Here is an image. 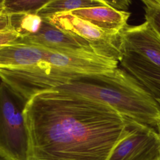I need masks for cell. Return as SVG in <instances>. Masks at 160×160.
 <instances>
[{
    "label": "cell",
    "mask_w": 160,
    "mask_h": 160,
    "mask_svg": "<svg viewBox=\"0 0 160 160\" xmlns=\"http://www.w3.org/2000/svg\"><path fill=\"white\" fill-rule=\"evenodd\" d=\"M28 160H108L130 119L112 107L56 90L27 103Z\"/></svg>",
    "instance_id": "obj_1"
},
{
    "label": "cell",
    "mask_w": 160,
    "mask_h": 160,
    "mask_svg": "<svg viewBox=\"0 0 160 160\" xmlns=\"http://www.w3.org/2000/svg\"><path fill=\"white\" fill-rule=\"evenodd\" d=\"M20 35L12 28H9L0 31V47L16 42L20 39Z\"/></svg>",
    "instance_id": "obj_17"
},
{
    "label": "cell",
    "mask_w": 160,
    "mask_h": 160,
    "mask_svg": "<svg viewBox=\"0 0 160 160\" xmlns=\"http://www.w3.org/2000/svg\"><path fill=\"white\" fill-rule=\"evenodd\" d=\"M16 42L53 51L78 49L93 51L86 41L58 28L44 18L41 28L36 33L20 38Z\"/></svg>",
    "instance_id": "obj_9"
},
{
    "label": "cell",
    "mask_w": 160,
    "mask_h": 160,
    "mask_svg": "<svg viewBox=\"0 0 160 160\" xmlns=\"http://www.w3.org/2000/svg\"><path fill=\"white\" fill-rule=\"evenodd\" d=\"M46 18L58 28L86 41L96 53L118 62L121 59L124 51L121 32L106 31L71 12L58 13Z\"/></svg>",
    "instance_id": "obj_5"
},
{
    "label": "cell",
    "mask_w": 160,
    "mask_h": 160,
    "mask_svg": "<svg viewBox=\"0 0 160 160\" xmlns=\"http://www.w3.org/2000/svg\"><path fill=\"white\" fill-rule=\"evenodd\" d=\"M11 28L10 15L0 12V31Z\"/></svg>",
    "instance_id": "obj_19"
},
{
    "label": "cell",
    "mask_w": 160,
    "mask_h": 160,
    "mask_svg": "<svg viewBox=\"0 0 160 160\" xmlns=\"http://www.w3.org/2000/svg\"><path fill=\"white\" fill-rule=\"evenodd\" d=\"M145 12V19L160 36V0H140Z\"/></svg>",
    "instance_id": "obj_16"
},
{
    "label": "cell",
    "mask_w": 160,
    "mask_h": 160,
    "mask_svg": "<svg viewBox=\"0 0 160 160\" xmlns=\"http://www.w3.org/2000/svg\"><path fill=\"white\" fill-rule=\"evenodd\" d=\"M99 6L108 4L104 0H51L37 12V14L46 18L58 13Z\"/></svg>",
    "instance_id": "obj_13"
},
{
    "label": "cell",
    "mask_w": 160,
    "mask_h": 160,
    "mask_svg": "<svg viewBox=\"0 0 160 160\" xmlns=\"http://www.w3.org/2000/svg\"><path fill=\"white\" fill-rule=\"evenodd\" d=\"M83 78L59 69L44 60L23 68L0 69V81L26 102L37 94Z\"/></svg>",
    "instance_id": "obj_4"
},
{
    "label": "cell",
    "mask_w": 160,
    "mask_h": 160,
    "mask_svg": "<svg viewBox=\"0 0 160 160\" xmlns=\"http://www.w3.org/2000/svg\"><path fill=\"white\" fill-rule=\"evenodd\" d=\"M4 2V0H0V12L1 11L2 9Z\"/></svg>",
    "instance_id": "obj_20"
},
{
    "label": "cell",
    "mask_w": 160,
    "mask_h": 160,
    "mask_svg": "<svg viewBox=\"0 0 160 160\" xmlns=\"http://www.w3.org/2000/svg\"><path fill=\"white\" fill-rule=\"evenodd\" d=\"M108 160H160V134L150 126L129 119Z\"/></svg>",
    "instance_id": "obj_6"
},
{
    "label": "cell",
    "mask_w": 160,
    "mask_h": 160,
    "mask_svg": "<svg viewBox=\"0 0 160 160\" xmlns=\"http://www.w3.org/2000/svg\"><path fill=\"white\" fill-rule=\"evenodd\" d=\"M27 103L0 81V158L3 160H28Z\"/></svg>",
    "instance_id": "obj_3"
},
{
    "label": "cell",
    "mask_w": 160,
    "mask_h": 160,
    "mask_svg": "<svg viewBox=\"0 0 160 160\" xmlns=\"http://www.w3.org/2000/svg\"><path fill=\"white\" fill-rule=\"evenodd\" d=\"M157 131H158V132H159V134H160V128H158V129H157Z\"/></svg>",
    "instance_id": "obj_21"
},
{
    "label": "cell",
    "mask_w": 160,
    "mask_h": 160,
    "mask_svg": "<svg viewBox=\"0 0 160 160\" xmlns=\"http://www.w3.org/2000/svg\"><path fill=\"white\" fill-rule=\"evenodd\" d=\"M62 71L86 78L109 73L118 67V61L87 49H47L44 59Z\"/></svg>",
    "instance_id": "obj_7"
},
{
    "label": "cell",
    "mask_w": 160,
    "mask_h": 160,
    "mask_svg": "<svg viewBox=\"0 0 160 160\" xmlns=\"http://www.w3.org/2000/svg\"><path fill=\"white\" fill-rule=\"evenodd\" d=\"M46 49L24 42L0 47V69H17L35 65L44 60Z\"/></svg>",
    "instance_id": "obj_11"
},
{
    "label": "cell",
    "mask_w": 160,
    "mask_h": 160,
    "mask_svg": "<svg viewBox=\"0 0 160 160\" xmlns=\"http://www.w3.org/2000/svg\"><path fill=\"white\" fill-rule=\"evenodd\" d=\"M99 28L110 32H121L127 25L131 13L116 10L108 6H99L71 11Z\"/></svg>",
    "instance_id": "obj_12"
},
{
    "label": "cell",
    "mask_w": 160,
    "mask_h": 160,
    "mask_svg": "<svg viewBox=\"0 0 160 160\" xmlns=\"http://www.w3.org/2000/svg\"><path fill=\"white\" fill-rule=\"evenodd\" d=\"M121 66L146 88L160 109V67L136 53L124 51Z\"/></svg>",
    "instance_id": "obj_10"
},
{
    "label": "cell",
    "mask_w": 160,
    "mask_h": 160,
    "mask_svg": "<svg viewBox=\"0 0 160 160\" xmlns=\"http://www.w3.org/2000/svg\"><path fill=\"white\" fill-rule=\"evenodd\" d=\"M123 51L136 53L160 67V36L147 22L127 25L121 31Z\"/></svg>",
    "instance_id": "obj_8"
},
{
    "label": "cell",
    "mask_w": 160,
    "mask_h": 160,
    "mask_svg": "<svg viewBox=\"0 0 160 160\" xmlns=\"http://www.w3.org/2000/svg\"><path fill=\"white\" fill-rule=\"evenodd\" d=\"M109 6L116 10L127 11L131 4V0H104Z\"/></svg>",
    "instance_id": "obj_18"
},
{
    "label": "cell",
    "mask_w": 160,
    "mask_h": 160,
    "mask_svg": "<svg viewBox=\"0 0 160 160\" xmlns=\"http://www.w3.org/2000/svg\"><path fill=\"white\" fill-rule=\"evenodd\" d=\"M53 90L106 104L156 130L160 125V109L152 97L136 78L119 67L107 74L72 80Z\"/></svg>",
    "instance_id": "obj_2"
},
{
    "label": "cell",
    "mask_w": 160,
    "mask_h": 160,
    "mask_svg": "<svg viewBox=\"0 0 160 160\" xmlns=\"http://www.w3.org/2000/svg\"><path fill=\"white\" fill-rule=\"evenodd\" d=\"M51 0H4L1 12L6 14L37 12Z\"/></svg>",
    "instance_id": "obj_15"
},
{
    "label": "cell",
    "mask_w": 160,
    "mask_h": 160,
    "mask_svg": "<svg viewBox=\"0 0 160 160\" xmlns=\"http://www.w3.org/2000/svg\"><path fill=\"white\" fill-rule=\"evenodd\" d=\"M158 128H160V125L158 126ZM158 128H157V129H158Z\"/></svg>",
    "instance_id": "obj_22"
},
{
    "label": "cell",
    "mask_w": 160,
    "mask_h": 160,
    "mask_svg": "<svg viewBox=\"0 0 160 160\" xmlns=\"http://www.w3.org/2000/svg\"><path fill=\"white\" fill-rule=\"evenodd\" d=\"M10 21L11 28L22 38L36 33L41 28L42 18L37 14H10Z\"/></svg>",
    "instance_id": "obj_14"
}]
</instances>
